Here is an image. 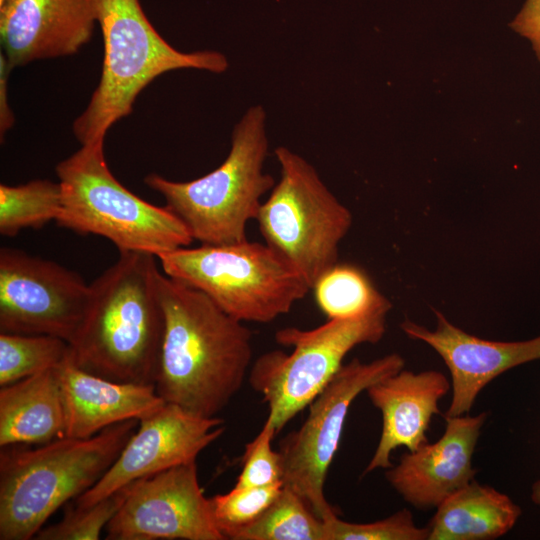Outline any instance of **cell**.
I'll list each match as a JSON object with an SVG mask.
<instances>
[{"mask_svg":"<svg viewBox=\"0 0 540 540\" xmlns=\"http://www.w3.org/2000/svg\"><path fill=\"white\" fill-rule=\"evenodd\" d=\"M157 289L164 328L156 392L194 415L217 417L249 373L252 333L204 293L163 271Z\"/></svg>","mask_w":540,"mask_h":540,"instance_id":"6da1fadb","label":"cell"},{"mask_svg":"<svg viewBox=\"0 0 540 540\" xmlns=\"http://www.w3.org/2000/svg\"><path fill=\"white\" fill-rule=\"evenodd\" d=\"M157 261L149 253H120L90 284L86 312L68 342L75 365L116 382L154 384L164 328Z\"/></svg>","mask_w":540,"mask_h":540,"instance_id":"7a4b0ae2","label":"cell"},{"mask_svg":"<svg viewBox=\"0 0 540 540\" xmlns=\"http://www.w3.org/2000/svg\"><path fill=\"white\" fill-rule=\"evenodd\" d=\"M138 425L132 419L89 438L1 447L0 539L35 538L57 509L101 479Z\"/></svg>","mask_w":540,"mask_h":540,"instance_id":"3957f363","label":"cell"},{"mask_svg":"<svg viewBox=\"0 0 540 540\" xmlns=\"http://www.w3.org/2000/svg\"><path fill=\"white\" fill-rule=\"evenodd\" d=\"M104 44L102 71L73 133L81 145L104 142L109 129L128 116L138 95L160 75L179 69L222 73L217 51L182 52L172 47L146 17L139 0H95Z\"/></svg>","mask_w":540,"mask_h":540,"instance_id":"277c9868","label":"cell"},{"mask_svg":"<svg viewBox=\"0 0 540 540\" xmlns=\"http://www.w3.org/2000/svg\"><path fill=\"white\" fill-rule=\"evenodd\" d=\"M265 122L264 108L250 107L233 130L226 159L200 178L179 182L156 173L144 178L200 244L247 240V224L256 220L261 198L275 185L274 178L264 172L268 153Z\"/></svg>","mask_w":540,"mask_h":540,"instance_id":"5b68a950","label":"cell"},{"mask_svg":"<svg viewBox=\"0 0 540 540\" xmlns=\"http://www.w3.org/2000/svg\"><path fill=\"white\" fill-rule=\"evenodd\" d=\"M103 145H81L57 164L62 190L57 225L106 238L119 253L143 252L157 257L189 246L193 238L172 211L143 200L113 176Z\"/></svg>","mask_w":540,"mask_h":540,"instance_id":"8992f818","label":"cell"},{"mask_svg":"<svg viewBox=\"0 0 540 540\" xmlns=\"http://www.w3.org/2000/svg\"><path fill=\"white\" fill-rule=\"evenodd\" d=\"M157 260L164 274L204 293L241 322H271L311 290L303 275L266 243L187 246Z\"/></svg>","mask_w":540,"mask_h":540,"instance_id":"52a82bcc","label":"cell"},{"mask_svg":"<svg viewBox=\"0 0 540 540\" xmlns=\"http://www.w3.org/2000/svg\"><path fill=\"white\" fill-rule=\"evenodd\" d=\"M391 305L348 319H328L313 329H280L275 340L291 353L272 350L252 364L248 381L268 405L278 434L300 411L309 406L343 365L356 346L379 342L386 332Z\"/></svg>","mask_w":540,"mask_h":540,"instance_id":"ba28073f","label":"cell"},{"mask_svg":"<svg viewBox=\"0 0 540 540\" xmlns=\"http://www.w3.org/2000/svg\"><path fill=\"white\" fill-rule=\"evenodd\" d=\"M280 179L262 202L256 221L265 243L300 272L311 289L338 262L352 214L315 168L287 147L275 149Z\"/></svg>","mask_w":540,"mask_h":540,"instance_id":"9c48e42d","label":"cell"},{"mask_svg":"<svg viewBox=\"0 0 540 540\" xmlns=\"http://www.w3.org/2000/svg\"><path fill=\"white\" fill-rule=\"evenodd\" d=\"M404 364L397 353L368 363L354 358L343 364L309 404L302 426L281 440L283 484L297 492L323 521L337 514L324 487L351 404L371 385L402 370Z\"/></svg>","mask_w":540,"mask_h":540,"instance_id":"30bf717a","label":"cell"},{"mask_svg":"<svg viewBox=\"0 0 540 540\" xmlns=\"http://www.w3.org/2000/svg\"><path fill=\"white\" fill-rule=\"evenodd\" d=\"M90 293V284L75 271L16 248L0 249V332L69 342Z\"/></svg>","mask_w":540,"mask_h":540,"instance_id":"8fae6325","label":"cell"},{"mask_svg":"<svg viewBox=\"0 0 540 540\" xmlns=\"http://www.w3.org/2000/svg\"><path fill=\"white\" fill-rule=\"evenodd\" d=\"M105 532L109 540H226L199 484L196 461L127 485Z\"/></svg>","mask_w":540,"mask_h":540,"instance_id":"7c38bea8","label":"cell"},{"mask_svg":"<svg viewBox=\"0 0 540 540\" xmlns=\"http://www.w3.org/2000/svg\"><path fill=\"white\" fill-rule=\"evenodd\" d=\"M224 429L219 417L197 416L165 403L139 420V428L111 467L93 487L74 499L75 505L90 506L136 480L196 461Z\"/></svg>","mask_w":540,"mask_h":540,"instance_id":"4fadbf2b","label":"cell"},{"mask_svg":"<svg viewBox=\"0 0 540 540\" xmlns=\"http://www.w3.org/2000/svg\"><path fill=\"white\" fill-rule=\"evenodd\" d=\"M434 313V330L408 319L400 328L409 338L432 347L446 364L452 387L448 416L468 414L492 380L516 366L540 359V336L517 342L485 340L452 324L440 311Z\"/></svg>","mask_w":540,"mask_h":540,"instance_id":"5bb4252c","label":"cell"},{"mask_svg":"<svg viewBox=\"0 0 540 540\" xmlns=\"http://www.w3.org/2000/svg\"><path fill=\"white\" fill-rule=\"evenodd\" d=\"M487 417L486 412L445 415L442 436L404 453L397 465L386 469V480L413 507L436 509L474 480L473 454Z\"/></svg>","mask_w":540,"mask_h":540,"instance_id":"9a60e30c","label":"cell"},{"mask_svg":"<svg viewBox=\"0 0 540 540\" xmlns=\"http://www.w3.org/2000/svg\"><path fill=\"white\" fill-rule=\"evenodd\" d=\"M97 24L95 0H6L0 40L13 68L76 54Z\"/></svg>","mask_w":540,"mask_h":540,"instance_id":"2e32d148","label":"cell"},{"mask_svg":"<svg viewBox=\"0 0 540 540\" xmlns=\"http://www.w3.org/2000/svg\"><path fill=\"white\" fill-rule=\"evenodd\" d=\"M450 388L447 377L437 370L415 373L402 369L371 385L366 392L381 412L382 430L363 475L390 468L397 448L414 451L427 443L431 420L440 413L439 401Z\"/></svg>","mask_w":540,"mask_h":540,"instance_id":"e0dca14e","label":"cell"},{"mask_svg":"<svg viewBox=\"0 0 540 540\" xmlns=\"http://www.w3.org/2000/svg\"><path fill=\"white\" fill-rule=\"evenodd\" d=\"M55 370L65 404L64 437L89 438L112 425L140 420L166 403L154 384L112 381L81 369L69 356Z\"/></svg>","mask_w":540,"mask_h":540,"instance_id":"ac0fdd59","label":"cell"},{"mask_svg":"<svg viewBox=\"0 0 540 540\" xmlns=\"http://www.w3.org/2000/svg\"><path fill=\"white\" fill-rule=\"evenodd\" d=\"M66 412L55 368L0 389V447L45 444L65 436Z\"/></svg>","mask_w":540,"mask_h":540,"instance_id":"d6986e66","label":"cell"},{"mask_svg":"<svg viewBox=\"0 0 540 540\" xmlns=\"http://www.w3.org/2000/svg\"><path fill=\"white\" fill-rule=\"evenodd\" d=\"M521 508L505 493L475 479L443 501L430 519L428 540H493L507 534Z\"/></svg>","mask_w":540,"mask_h":540,"instance_id":"ffe728a7","label":"cell"},{"mask_svg":"<svg viewBox=\"0 0 540 540\" xmlns=\"http://www.w3.org/2000/svg\"><path fill=\"white\" fill-rule=\"evenodd\" d=\"M312 290L319 309L328 319H348L365 315L391 302L360 267L336 263L314 283Z\"/></svg>","mask_w":540,"mask_h":540,"instance_id":"44dd1931","label":"cell"},{"mask_svg":"<svg viewBox=\"0 0 540 540\" xmlns=\"http://www.w3.org/2000/svg\"><path fill=\"white\" fill-rule=\"evenodd\" d=\"M232 540H324V521L293 489H282L267 509Z\"/></svg>","mask_w":540,"mask_h":540,"instance_id":"7402d4cb","label":"cell"},{"mask_svg":"<svg viewBox=\"0 0 540 540\" xmlns=\"http://www.w3.org/2000/svg\"><path fill=\"white\" fill-rule=\"evenodd\" d=\"M62 208L59 182L36 179L17 186L0 185V233L14 237L26 228L56 221Z\"/></svg>","mask_w":540,"mask_h":540,"instance_id":"603a6c76","label":"cell"},{"mask_svg":"<svg viewBox=\"0 0 540 540\" xmlns=\"http://www.w3.org/2000/svg\"><path fill=\"white\" fill-rule=\"evenodd\" d=\"M69 353L60 337L0 332V386L55 368Z\"/></svg>","mask_w":540,"mask_h":540,"instance_id":"cb8c5ba5","label":"cell"},{"mask_svg":"<svg viewBox=\"0 0 540 540\" xmlns=\"http://www.w3.org/2000/svg\"><path fill=\"white\" fill-rule=\"evenodd\" d=\"M283 482L264 487L234 486L228 493L210 498L213 517L226 539L252 524L279 494Z\"/></svg>","mask_w":540,"mask_h":540,"instance_id":"d4e9b609","label":"cell"},{"mask_svg":"<svg viewBox=\"0 0 540 540\" xmlns=\"http://www.w3.org/2000/svg\"><path fill=\"white\" fill-rule=\"evenodd\" d=\"M127 486L90 505H74L66 509L62 519L43 527L35 536L37 540H97L102 530L121 507Z\"/></svg>","mask_w":540,"mask_h":540,"instance_id":"484cf974","label":"cell"},{"mask_svg":"<svg viewBox=\"0 0 540 540\" xmlns=\"http://www.w3.org/2000/svg\"><path fill=\"white\" fill-rule=\"evenodd\" d=\"M428 537V527L416 525L407 509L366 523L348 522L337 514L324 520V540H428Z\"/></svg>","mask_w":540,"mask_h":540,"instance_id":"4316f807","label":"cell"},{"mask_svg":"<svg viewBox=\"0 0 540 540\" xmlns=\"http://www.w3.org/2000/svg\"><path fill=\"white\" fill-rule=\"evenodd\" d=\"M275 426L268 416L258 435L245 447L237 487H264L283 482L282 460L272 448Z\"/></svg>","mask_w":540,"mask_h":540,"instance_id":"83f0119b","label":"cell"},{"mask_svg":"<svg viewBox=\"0 0 540 540\" xmlns=\"http://www.w3.org/2000/svg\"><path fill=\"white\" fill-rule=\"evenodd\" d=\"M511 27L531 41L540 60V0H527Z\"/></svg>","mask_w":540,"mask_h":540,"instance_id":"f1b7e54d","label":"cell"},{"mask_svg":"<svg viewBox=\"0 0 540 540\" xmlns=\"http://www.w3.org/2000/svg\"><path fill=\"white\" fill-rule=\"evenodd\" d=\"M13 69L6 55L0 53V135L1 140L15 123V117L8 103V77Z\"/></svg>","mask_w":540,"mask_h":540,"instance_id":"f546056e","label":"cell"},{"mask_svg":"<svg viewBox=\"0 0 540 540\" xmlns=\"http://www.w3.org/2000/svg\"><path fill=\"white\" fill-rule=\"evenodd\" d=\"M531 500L535 505L540 507V479L532 485Z\"/></svg>","mask_w":540,"mask_h":540,"instance_id":"4dcf8cb0","label":"cell"},{"mask_svg":"<svg viewBox=\"0 0 540 540\" xmlns=\"http://www.w3.org/2000/svg\"><path fill=\"white\" fill-rule=\"evenodd\" d=\"M6 0H0V5H2Z\"/></svg>","mask_w":540,"mask_h":540,"instance_id":"1f68e13d","label":"cell"}]
</instances>
